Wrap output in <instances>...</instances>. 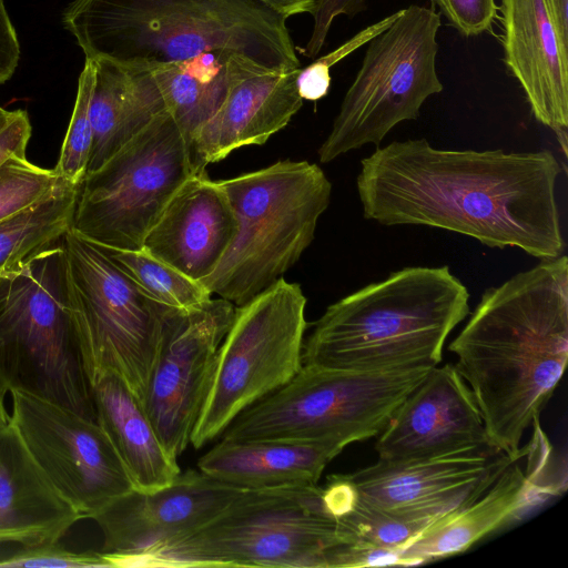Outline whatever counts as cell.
<instances>
[{"label":"cell","mask_w":568,"mask_h":568,"mask_svg":"<svg viewBox=\"0 0 568 568\" xmlns=\"http://www.w3.org/2000/svg\"><path fill=\"white\" fill-rule=\"evenodd\" d=\"M80 186L61 180L41 201L0 222V272L63 240L72 227Z\"/></svg>","instance_id":"cell-27"},{"label":"cell","mask_w":568,"mask_h":568,"mask_svg":"<svg viewBox=\"0 0 568 568\" xmlns=\"http://www.w3.org/2000/svg\"><path fill=\"white\" fill-rule=\"evenodd\" d=\"M63 246L88 378L92 384L104 374H115L142 405L170 306L150 297L102 246L72 229Z\"/></svg>","instance_id":"cell-9"},{"label":"cell","mask_w":568,"mask_h":568,"mask_svg":"<svg viewBox=\"0 0 568 568\" xmlns=\"http://www.w3.org/2000/svg\"><path fill=\"white\" fill-rule=\"evenodd\" d=\"M20 60V44L16 29L0 0V84L11 79Z\"/></svg>","instance_id":"cell-36"},{"label":"cell","mask_w":568,"mask_h":568,"mask_svg":"<svg viewBox=\"0 0 568 568\" xmlns=\"http://www.w3.org/2000/svg\"><path fill=\"white\" fill-rule=\"evenodd\" d=\"M81 515L53 487L9 420L0 426V544L60 540Z\"/></svg>","instance_id":"cell-22"},{"label":"cell","mask_w":568,"mask_h":568,"mask_svg":"<svg viewBox=\"0 0 568 568\" xmlns=\"http://www.w3.org/2000/svg\"><path fill=\"white\" fill-rule=\"evenodd\" d=\"M286 20L257 0H73L62 12L85 59L123 68L225 52L266 71L296 70Z\"/></svg>","instance_id":"cell-3"},{"label":"cell","mask_w":568,"mask_h":568,"mask_svg":"<svg viewBox=\"0 0 568 568\" xmlns=\"http://www.w3.org/2000/svg\"><path fill=\"white\" fill-rule=\"evenodd\" d=\"M398 11L363 29L336 50L321 57L297 73L296 84L303 100L317 101L324 98L331 87L329 69L339 60L368 43L373 38L386 30L396 19Z\"/></svg>","instance_id":"cell-31"},{"label":"cell","mask_w":568,"mask_h":568,"mask_svg":"<svg viewBox=\"0 0 568 568\" xmlns=\"http://www.w3.org/2000/svg\"><path fill=\"white\" fill-rule=\"evenodd\" d=\"M525 450L509 456L489 445L432 458L378 459L341 476L358 504L434 523L481 496Z\"/></svg>","instance_id":"cell-15"},{"label":"cell","mask_w":568,"mask_h":568,"mask_svg":"<svg viewBox=\"0 0 568 568\" xmlns=\"http://www.w3.org/2000/svg\"><path fill=\"white\" fill-rule=\"evenodd\" d=\"M95 81L90 102L92 146L87 173L100 168L118 150L166 111L148 69L123 68L93 60Z\"/></svg>","instance_id":"cell-25"},{"label":"cell","mask_w":568,"mask_h":568,"mask_svg":"<svg viewBox=\"0 0 568 568\" xmlns=\"http://www.w3.org/2000/svg\"><path fill=\"white\" fill-rule=\"evenodd\" d=\"M91 389L97 423L114 446L134 489L150 493L170 485L182 470L125 383L108 373L93 382Z\"/></svg>","instance_id":"cell-24"},{"label":"cell","mask_w":568,"mask_h":568,"mask_svg":"<svg viewBox=\"0 0 568 568\" xmlns=\"http://www.w3.org/2000/svg\"><path fill=\"white\" fill-rule=\"evenodd\" d=\"M10 420V416L6 409L4 395L0 393V426L7 424Z\"/></svg>","instance_id":"cell-39"},{"label":"cell","mask_w":568,"mask_h":568,"mask_svg":"<svg viewBox=\"0 0 568 568\" xmlns=\"http://www.w3.org/2000/svg\"><path fill=\"white\" fill-rule=\"evenodd\" d=\"M235 232L236 217L226 193L201 169L172 196L142 248L202 282L214 272Z\"/></svg>","instance_id":"cell-19"},{"label":"cell","mask_w":568,"mask_h":568,"mask_svg":"<svg viewBox=\"0 0 568 568\" xmlns=\"http://www.w3.org/2000/svg\"><path fill=\"white\" fill-rule=\"evenodd\" d=\"M10 394L11 423L50 483L82 518H92L134 489L97 422L24 393Z\"/></svg>","instance_id":"cell-14"},{"label":"cell","mask_w":568,"mask_h":568,"mask_svg":"<svg viewBox=\"0 0 568 568\" xmlns=\"http://www.w3.org/2000/svg\"><path fill=\"white\" fill-rule=\"evenodd\" d=\"M493 446L477 403L455 365L429 369L378 434V459L432 458Z\"/></svg>","instance_id":"cell-18"},{"label":"cell","mask_w":568,"mask_h":568,"mask_svg":"<svg viewBox=\"0 0 568 568\" xmlns=\"http://www.w3.org/2000/svg\"><path fill=\"white\" fill-rule=\"evenodd\" d=\"M429 369L353 372L302 365L288 383L239 414L220 437L346 447L377 436Z\"/></svg>","instance_id":"cell-8"},{"label":"cell","mask_w":568,"mask_h":568,"mask_svg":"<svg viewBox=\"0 0 568 568\" xmlns=\"http://www.w3.org/2000/svg\"><path fill=\"white\" fill-rule=\"evenodd\" d=\"M8 392L97 422L63 240L0 272V393Z\"/></svg>","instance_id":"cell-6"},{"label":"cell","mask_w":568,"mask_h":568,"mask_svg":"<svg viewBox=\"0 0 568 568\" xmlns=\"http://www.w3.org/2000/svg\"><path fill=\"white\" fill-rule=\"evenodd\" d=\"M32 126L27 111H12L8 124L0 132V165L11 156L27 155Z\"/></svg>","instance_id":"cell-35"},{"label":"cell","mask_w":568,"mask_h":568,"mask_svg":"<svg viewBox=\"0 0 568 568\" xmlns=\"http://www.w3.org/2000/svg\"><path fill=\"white\" fill-rule=\"evenodd\" d=\"M103 248L150 297L165 306L191 308L212 297V293L200 281L185 275L144 248Z\"/></svg>","instance_id":"cell-28"},{"label":"cell","mask_w":568,"mask_h":568,"mask_svg":"<svg viewBox=\"0 0 568 568\" xmlns=\"http://www.w3.org/2000/svg\"><path fill=\"white\" fill-rule=\"evenodd\" d=\"M235 308L224 298L211 297L191 308L169 307L165 314L142 407L161 444L175 459L191 444Z\"/></svg>","instance_id":"cell-13"},{"label":"cell","mask_w":568,"mask_h":568,"mask_svg":"<svg viewBox=\"0 0 568 568\" xmlns=\"http://www.w3.org/2000/svg\"><path fill=\"white\" fill-rule=\"evenodd\" d=\"M449 351L491 445L518 455L568 359L567 255L487 288Z\"/></svg>","instance_id":"cell-2"},{"label":"cell","mask_w":568,"mask_h":568,"mask_svg":"<svg viewBox=\"0 0 568 568\" xmlns=\"http://www.w3.org/2000/svg\"><path fill=\"white\" fill-rule=\"evenodd\" d=\"M300 69L258 71L237 81L221 108L193 134L194 165L205 169L242 146L264 144L285 128L303 105L296 84Z\"/></svg>","instance_id":"cell-21"},{"label":"cell","mask_w":568,"mask_h":568,"mask_svg":"<svg viewBox=\"0 0 568 568\" xmlns=\"http://www.w3.org/2000/svg\"><path fill=\"white\" fill-rule=\"evenodd\" d=\"M504 61L526 94L535 119L568 126V51L544 0H500Z\"/></svg>","instance_id":"cell-20"},{"label":"cell","mask_w":568,"mask_h":568,"mask_svg":"<svg viewBox=\"0 0 568 568\" xmlns=\"http://www.w3.org/2000/svg\"><path fill=\"white\" fill-rule=\"evenodd\" d=\"M560 43L568 51V0H544Z\"/></svg>","instance_id":"cell-38"},{"label":"cell","mask_w":568,"mask_h":568,"mask_svg":"<svg viewBox=\"0 0 568 568\" xmlns=\"http://www.w3.org/2000/svg\"><path fill=\"white\" fill-rule=\"evenodd\" d=\"M148 69L166 111L189 144L193 134L221 108L232 87L263 70L230 53L210 52Z\"/></svg>","instance_id":"cell-26"},{"label":"cell","mask_w":568,"mask_h":568,"mask_svg":"<svg viewBox=\"0 0 568 568\" xmlns=\"http://www.w3.org/2000/svg\"><path fill=\"white\" fill-rule=\"evenodd\" d=\"M12 116V111H8L0 105V132L8 124Z\"/></svg>","instance_id":"cell-40"},{"label":"cell","mask_w":568,"mask_h":568,"mask_svg":"<svg viewBox=\"0 0 568 568\" xmlns=\"http://www.w3.org/2000/svg\"><path fill=\"white\" fill-rule=\"evenodd\" d=\"M447 265L409 266L331 304L303 342L302 364L353 372L432 368L470 312Z\"/></svg>","instance_id":"cell-4"},{"label":"cell","mask_w":568,"mask_h":568,"mask_svg":"<svg viewBox=\"0 0 568 568\" xmlns=\"http://www.w3.org/2000/svg\"><path fill=\"white\" fill-rule=\"evenodd\" d=\"M561 166L549 150L437 149L394 141L361 160L356 189L366 220L425 225L539 260L564 254L555 187Z\"/></svg>","instance_id":"cell-1"},{"label":"cell","mask_w":568,"mask_h":568,"mask_svg":"<svg viewBox=\"0 0 568 568\" xmlns=\"http://www.w3.org/2000/svg\"><path fill=\"white\" fill-rule=\"evenodd\" d=\"M197 170L187 140L165 111L85 174L71 229L105 248L140 250L172 196Z\"/></svg>","instance_id":"cell-11"},{"label":"cell","mask_w":568,"mask_h":568,"mask_svg":"<svg viewBox=\"0 0 568 568\" xmlns=\"http://www.w3.org/2000/svg\"><path fill=\"white\" fill-rule=\"evenodd\" d=\"M464 37L490 31L497 18L495 0H430Z\"/></svg>","instance_id":"cell-33"},{"label":"cell","mask_w":568,"mask_h":568,"mask_svg":"<svg viewBox=\"0 0 568 568\" xmlns=\"http://www.w3.org/2000/svg\"><path fill=\"white\" fill-rule=\"evenodd\" d=\"M440 24L435 10L410 6L368 42L362 67L318 148L321 163L366 144L379 146L394 126L416 120L423 103L443 91L435 65Z\"/></svg>","instance_id":"cell-10"},{"label":"cell","mask_w":568,"mask_h":568,"mask_svg":"<svg viewBox=\"0 0 568 568\" xmlns=\"http://www.w3.org/2000/svg\"><path fill=\"white\" fill-rule=\"evenodd\" d=\"M217 182L233 207L236 232L201 283L241 306L283 277L311 245L332 184L317 164L292 160Z\"/></svg>","instance_id":"cell-7"},{"label":"cell","mask_w":568,"mask_h":568,"mask_svg":"<svg viewBox=\"0 0 568 568\" xmlns=\"http://www.w3.org/2000/svg\"><path fill=\"white\" fill-rule=\"evenodd\" d=\"M525 454L511 463L493 485L469 505L425 528L394 555L393 566H413L467 550L490 532L565 491L566 470L559 469L552 446L540 427Z\"/></svg>","instance_id":"cell-16"},{"label":"cell","mask_w":568,"mask_h":568,"mask_svg":"<svg viewBox=\"0 0 568 568\" xmlns=\"http://www.w3.org/2000/svg\"><path fill=\"white\" fill-rule=\"evenodd\" d=\"M344 448L334 442L221 439L199 458L197 468L241 489L316 485Z\"/></svg>","instance_id":"cell-23"},{"label":"cell","mask_w":568,"mask_h":568,"mask_svg":"<svg viewBox=\"0 0 568 568\" xmlns=\"http://www.w3.org/2000/svg\"><path fill=\"white\" fill-rule=\"evenodd\" d=\"M0 567H30V568H89L111 567V564L103 554L99 552H75L65 548L59 540L21 546V548L0 559Z\"/></svg>","instance_id":"cell-32"},{"label":"cell","mask_w":568,"mask_h":568,"mask_svg":"<svg viewBox=\"0 0 568 568\" xmlns=\"http://www.w3.org/2000/svg\"><path fill=\"white\" fill-rule=\"evenodd\" d=\"M274 12L288 18L295 14H313L321 0H257Z\"/></svg>","instance_id":"cell-37"},{"label":"cell","mask_w":568,"mask_h":568,"mask_svg":"<svg viewBox=\"0 0 568 568\" xmlns=\"http://www.w3.org/2000/svg\"><path fill=\"white\" fill-rule=\"evenodd\" d=\"M61 180L54 169L33 164L27 155L6 160L0 165V222L41 201Z\"/></svg>","instance_id":"cell-30"},{"label":"cell","mask_w":568,"mask_h":568,"mask_svg":"<svg viewBox=\"0 0 568 568\" xmlns=\"http://www.w3.org/2000/svg\"><path fill=\"white\" fill-rule=\"evenodd\" d=\"M242 490L194 469L181 471L170 485L154 491L132 489L91 518L103 535L100 552L108 560L132 556L192 531Z\"/></svg>","instance_id":"cell-17"},{"label":"cell","mask_w":568,"mask_h":568,"mask_svg":"<svg viewBox=\"0 0 568 568\" xmlns=\"http://www.w3.org/2000/svg\"><path fill=\"white\" fill-rule=\"evenodd\" d=\"M342 545L323 488L288 485L243 489L204 525L112 567L331 568Z\"/></svg>","instance_id":"cell-5"},{"label":"cell","mask_w":568,"mask_h":568,"mask_svg":"<svg viewBox=\"0 0 568 568\" xmlns=\"http://www.w3.org/2000/svg\"><path fill=\"white\" fill-rule=\"evenodd\" d=\"M365 8L366 0H321L312 14L313 28L303 53L307 58H315L325 44L333 21L343 14L353 17Z\"/></svg>","instance_id":"cell-34"},{"label":"cell","mask_w":568,"mask_h":568,"mask_svg":"<svg viewBox=\"0 0 568 568\" xmlns=\"http://www.w3.org/2000/svg\"><path fill=\"white\" fill-rule=\"evenodd\" d=\"M306 303L301 285L281 277L236 306L192 433L195 449L220 437L239 414L297 374L303 365Z\"/></svg>","instance_id":"cell-12"},{"label":"cell","mask_w":568,"mask_h":568,"mask_svg":"<svg viewBox=\"0 0 568 568\" xmlns=\"http://www.w3.org/2000/svg\"><path fill=\"white\" fill-rule=\"evenodd\" d=\"M94 81L95 63L85 59L78 81L73 112L54 168L61 179L75 184L82 183L90 159L93 138L90 102Z\"/></svg>","instance_id":"cell-29"}]
</instances>
